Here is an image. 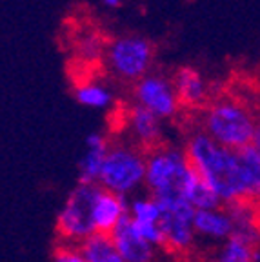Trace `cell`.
Returning <instances> with one entry per match:
<instances>
[{"label":"cell","mask_w":260,"mask_h":262,"mask_svg":"<svg viewBox=\"0 0 260 262\" xmlns=\"http://www.w3.org/2000/svg\"><path fill=\"white\" fill-rule=\"evenodd\" d=\"M146 184V151L127 142H111L98 186L126 199L142 193Z\"/></svg>","instance_id":"cell-4"},{"label":"cell","mask_w":260,"mask_h":262,"mask_svg":"<svg viewBox=\"0 0 260 262\" xmlns=\"http://www.w3.org/2000/svg\"><path fill=\"white\" fill-rule=\"evenodd\" d=\"M200 175L191 166L186 149L162 142L146 151V184L144 189L162 204L189 202Z\"/></svg>","instance_id":"cell-2"},{"label":"cell","mask_w":260,"mask_h":262,"mask_svg":"<svg viewBox=\"0 0 260 262\" xmlns=\"http://www.w3.org/2000/svg\"><path fill=\"white\" fill-rule=\"evenodd\" d=\"M195 211L197 209L189 202L162 204V219H160L164 241L162 250H166L171 255H177V257L191 255L197 244V233L193 228Z\"/></svg>","instance_id":"cell-7"},{"label":"cell","mask_w":260,"mask_h":262,"mask_svg":"<svg viewBox=\"0 0 260 262\" xmlns=\"http://www.w3.org/2000/svg\"><path fill=\"white\" fill-rule=\"evenodd\" d=\"M129 217V199L100 188L91 204V224L95 233L111 235Z\"/></svg>","instance_id":"cell-9"},{"label":"cell","mask_w":260,"mask_h":262,"mask_svg":"<svg viewBox=\"0 0 260 262\" xmlns=\"http://www.w3.org/2000/svg\"><path fill=\"white\" fill-rule=\"evenodd\" d=\"M180 107L189 111H202L211 102V88L204 75L191 66H184L173 77Z\"/></svg>","instance_id":"cell-11"},{"label":"cell","mask_w":260,"mask_h":262,"mask_svg":"<svg viewBox=\"0 0 260 262\" xmlns=\"http://www.w3.org/2000/svg\"><path fill=\"white\" fill-rule=\"evenodd\" d=\"M97 191L98 184H77L71 189L55 222V233L60 244L78 246L95 233L91 224V204Z\"/></svg>","instance_id":"cell-6"},{"label":"cell","mask_w":260,"mask_h":262,"mask_svg":"<svg viewBox=\"0 0 260 262\" xmlns=\"http://www.w3.org/2000/svg\"><path fill=\"white\" fill-rule=\"evenodd\" d=\"M258 119L253 110L240 98L222 95L211 98L200 115V129L216 144L229 149L251 146Z\"/></svg>","instance_id":"cell-3"},{"label":"cell","mask_w":260,"mask_h":262,"mask_svg":"<svg viewBox=\"0 0 260 262\" xmlns=\"http://www.w3.org/2000/svg\"><path fill=\"white\" fill-rule=\"evenodd\" d=\"M184 149L200 179L211 186L222 204L242 196H256L249 193L242 169L240 149L220 146L213 139H209L200 127L189 133Z\"/></svg>","instance_id":"cell-1"},{"label":"cell","mask_w":260,"mask_h":262,"mask_svg":"<svg viewBox=\"0 0 260 262\" xmlns=\"http://www.w3.org/2000/svg\"><path fill=\"white\" fill-rule=\"evenodd\" d=\"M111 238L124 262H155L157 258L159 250L135 231L129 217L111 233Z\"/></svg>","instance_id":"cell-13"},{"label":"cell","mask_w":260,"mask_h":262,"mask_svg":"<svg viewBox=\"0 0 260 262\" xmlns=\"http://www.w3.org/2000/svg\"><path fill=\"white\" fill-rule=\"evenodd\" d=\"M202 262H213V260H211V258H209V260H202Z\"/></svg>","instance_id":"cell-22"},{"label":"cell","mask_w":260,"mask_h":262,"mask_svg":"<svg viewBox=\"0 0 260 262\" xmlns=\"http://www.w3.org/2000/svg\"><path fill=\"white\" fill-rule=\"evenodd\" d=\"M193 228H195L197 241L202 238L207 242H226L233 235V221L224 209V206L215 209H197L195 219H193Z\"/></svg>","instance_id":"cell-14"},{"label":"cell","mask_w":260,"mask_h":262,"mask_svg":"<svg viewBox=\"0 0 260 262\" xmlns=\"http://www.w3.org/2000/svg\"><path fill=\"white\" fill-rule=\"evenodd\" d=\"M133 102L151 111L160 120L175 119L180 107L173 78L162 73H147L133 86Z\"/></svg>","instance_id":"cell-8"},{"label":"cell","mask_w":260,"mask_h":262,"mask_svg":"<svg viewBox=\"0 0 260 262\" xmlns=\"http://www.w3.org/2000/svg\"><path fill=\"white\" fill-rule=\"evenodd\" d=\"M111 140L100 131H93L85 137V151L78 160L77 184H98L102 166L110 151Z\"/></svg>","instance_id":"cell-12"},{"label":"cell","mask_w":260,"mask_h":262,"mask_svg":"<svg viewBox=\"0 0 260 262\" xmlns=\"http://www.w3.org/2000/svg\"><path fill=\"white\" fill-rule=\"evenodd\" d=\"M213 262H260V242L233 233L213 253Z\"/></svg>","instance_id":"cell-15"},{"label":"cell","mask_w":260,"mask_h":262,"mask_svg":"<svg viewBox=\"0 0 260 262\" xmlns=\"http://www.w3.org/2000/svg\"><path fill=\"white\" fill-rule=\"evenodd\" d=\"M73 97L80 106L90 110H110L117 102L111 88L100 80H82L75 88Z\"/></svg>","instance_id":"cell-16"},{"label":"cell","mask_w":260,"mask_h":262,"mask_svg":"<svg viewBox=\"0 0 260 262\" xmlns=\"http://www.w3.org/2000/svg\"><path fill=\"white\" fill-rule=\"evenodd\" d=\"M258 199H260V193H258Z\"/></svg>","instance_id":"cell-23"},{"label":"cell","mask_w":260,"mask_h":262,"mask_svg":"<svg viewBox=\"0 0 260 262\" xmlns=\"http://www.w3.org/2000/svg\"><path fill=\"white\" fill-rule=\"evenodd\" d=\"M85 262H124L111 235L93 233L77 246Z\"/></svg>","instance_id":"cell-17"},{"label":"cell","mask_w":260,"mask_h":262,"mask_svg":"<svg viewBox=\"0 0 260 262\" xmlns=\"http://www.w3.org/2000/svg\"><path fill=\"white\" fill-rule=\"evenodd\" d=\"M100 2L106 9H118L122 6V0H100Z\"/></svg>","instance_id":"cell-21"},{"label":"cell","mask_w":260,"mask_h":262,"mask_svg":"<svg viewBox=\"0 0 260 262\" xmlns=\"http://www.w3.org/2000/svg\"><path fill=\"white\" fill-rule=\"evenodd\" d=\"M124 127L127 131L129 142L140 147L142 151H149L162 144V120L135 102L126 110Z\"/></svg>","instance_id":"cell-10"},{"label":"cell","mask_w":260,"mask_h":262,"mask_svg":"<svg viewBox=\"0 0 260 262\" xmlns=\"http://www.w3.org/2000/svg\"><path fill=\"white\" fill-rule=\"evenodd\" d=\"M129 219L137 222H160L162 204L149 193H138L129 199Z\"/></svg>","instance_id":"cell-18"},{"label":"cell","mask_w":260,"mask_h":262,"mask_svg":"<svg viewBox=\"0 0 260 262\" xmlns=\"http://www.w3.org/2000/svg\"><path fill=\"white\" fill-rule=\"evenodd\" d=\"M155 48L146 37L124 35L106 46V64L117 78L137 84L140 78L151 73Z\"/></svg>","instance_id":"cell-5"},{"label":"cell","mask_w":260,"mask_h":262,"mask_svg":"<svg viewBox=\"0 0 260 262\" xmlns=\"http://www.w3.org/2000/svg\"><path fill=\"white\" fill-rule=\"evenodd\" d=\"M53 262H85L77 246L60 244L57 242V248L53 251Z\"/></svg>","instance_id":"cell-19"},{"label":"cell","mask_w":260,"mask_h":262,"mask_svg":"<svg viewBox=\"0 0 260 262\" xmlns=\"http://www.w3.org/2000/svg\"><path fill=\"white\" fill-rule=\"evenodd\" d=\"M251 147H253V149H255V153H256V155H258V159H260V120H258V126H256L255 137H253Z\"/></svg>","instance_id":"cell-20"}]
</instances>
